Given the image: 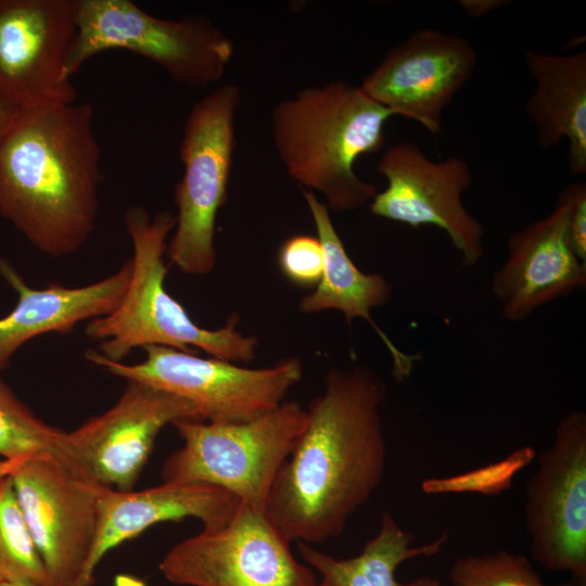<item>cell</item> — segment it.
Returning a JSON list of instances; mask_svg holds the SVG:
<instances>
[{"mask_svg": "<svg viewBox=\"0 0 586 586\" xmlns=\"http://www.w3.org/2000/svg\"><path fill=\"white\" fill-rule=\"evenodd\" d=\"M385 396L384 380L368 367L327 373L266 502L267 518L288 540L337 538L378 488L386 463Z\"/></svg>", "mask_w": 586, "mask_h": 586, "instance_id": "obj_1", "label": "cell"}, {"mask_svg": "<svg viewBox=\"0 0 586 586\" xmlns=\"http://www.w3.org/2000/svg\"><path fill=\"white\" fill-rule=\"evenodd\" d=\"M102 178L89 104L21 107L0 137V214L51 257L89 240Z\"/></svg>", "mask_w": 586, "mask_h": 586, "instance_id": "obj_2", "label": "cell"}, {"mask_svg": "<svg viewBox=\"0 0 586 586\" xmlns=\"http://www.w3.org/2000/svg\"><path fill=\"white\" fill-rule=\"evenodd\" d=\"M393 113L359 86L333 80L298 90L271 112V137L286 171L302 189L319 192L329 211L369 204L377 184L355 171L357 160L381 150Z\"/></svg>", "mask_w": 586, "mask_h": 586, "instance_id": "obj_3", "label": "cell"}, {"mask_svg": "<svg viewBox=\"0 0 586 586\" xmlns=\"http://www.w3.org/2000/svg\"><path fill=\"white\" fill-rule=\"evenodd\" d=\"M124 222L132 244L131 275L115 309L88 322L86 335L99 341L98 352L110 360L123 361L138 347L165 346L189 353L196 347L235 364L253 360L257 337L237 330V316L221 328H203L167 292L165 257L175 214L161 211L151 216L143 207L133 206L125 213Z\"/></svg>", "mask_w": 586, "mask_h": 586, "instance_id": "obj_4", "label": "cell"}, {"mask_svg": "<svg viewBox=\"0 0 586 586\" xmlns=\"http://www.w3.org/2000/svg\"><path fill=\"white\" fill-rule=\"evenodd\" d=\"M183 441L162 468L164 482L202 483L222 488L265 513L276 476L306 424V409L284 400L245 422L178 420Z\"/></svg>", "mask_w": 586, "mask_h": 586, "instance_id": "obj_5", "label": "cell"}, {"mask_svg": "<svg viewBox=\"0 0 586 586\" xmlns=\"http://www.w3.org/2000/svg\"><path fill=\"white\" fill-rule=\"evenodd\" d=\"M113 49L137 53L193 88L219 81L234 53L231 38L205 16L165 20L130 0H78L67 76L72 78L95 54Z\"/></svg>", "mask_w": 586, "mask_h": 586, "instance_id": "obj_6", "label": "cell"}, {"mask_svg": "<svg viewBox=\"0 0 586 586\" xmlns=\"http://www.w3.org/2000/svg\"><path fill=\"white\" fill-rule=\"evenodd\" d=\"M240 103V88L222 84L193 105L183 127V174L175 188L176 225L166 257L186 275L205 276L216 265V220L228 198Z\"/></svg>", "mask_w": 586, "mask_h": 586, "instance_id": "obj_7", "label": "cell"}, {"mask_svg": "<svg viewBox=\"0 0 586 586\" xmlns=\"http://www.w3.org/2000/svg\"><path fill=\"white\" fill-rule=\"evenodd\" d=\"M135 365L113 361L98 351L85 356L91 364L127 381H137L189 400L201 421L245 422L280 406L303 377L296 357L271 367L245 368L235 362L165 346H148Z\"/></svg>", "mask_w": 586, "mask_h": 586, "instance_id": "obj_8", "label": "cell"}, {"mask_svg": "<svg viewBox=\"0 0 586 586\" xmlns=\"http://www.w3.org/2000/svg\"><path fill=\"white\" fill-rule=\"evenodd\" d=\"M10 476L50 586H89L106 486L53 450L22 460Z\"/></svg>", "mask_w": 586, "mask_h": 586, "instance_id": "obj_9", "label": "cell"}, {"mask_svg": "<svg viewBox=\"0 0 586 586\" xmlns=\"http://www.w3.org/2000/svg\"><path fill=\"white\" fill-rule=\"evenodd\" d=\"M290 544L266 513L240 501L226 524L178 543L158 568L179 586H314L315 571Z\"/></svg>", "mask_w": 586, "mask_h": 586, "instance_id": "obj_10", "label": "cell"}, {"mask_svg": "<svg viewBox=\"0 0 586 586\" xmlns=\"http://www.w3.org/2000/svg\"><path fill=\"white\" fill-rule=\"evenodd\" d=\"M536 457L524 509L531 557L586 586V413L563 416Z\"/></svg>", "mask_w": 586, "mask_h": 586, "instance_id": "obj_11", "label": "cell"}, {"mask_svg": "<svg viewBox=\"0 0 586 586\" xmlns=\"http://www.w3.org/2000/svg\"><path fill=\"white\" fill-rule=\"evenodd\" d=\"M377 170L386 180L369 203L372 215L410 227L443 230L463 265L475 266L484 255V228L467 209L463 193L473 181L469 163L455 155L430 158L415 142L386 149Z\"/></svg>", "mask_w": 586, "mask_h": 586, "instance_id": "obj_12", "label": "cell"}, {"mask_svg": "<svg viewBox=\"0 0 586 586\" xmlns=\"http://www.w3.org/2000/svg\"><path fill=\"white\" fill-rule=\"evenodd\" d=\"M200 420L187 399L137 381H127L119 399L62 436L53 449L100 484L132 491L156 436L178 420Z\"/></svg>", "mask_w": 586, "mask_h": 586, "instance_id": "obj_13", "label": "cell"}, {"mask_svg": "<svg viewBox=\"0 0 586 586\" xmlns=\"http://www.w3.org/2000/svg\"><path fill=\"white\" fill-rule=\"evenodd\" d=\"M78 0H0V97L21 107L74 103L66 61Z\"/></svg>", "mask_w": 586, "mask_h": 586, "instance_id": "obj_14", "label": "cell"}, {"mask_svg": "<svg viewBox=\"0 0 586 586\" xmlns=\"http://www.w3.org/2000/svg\"><path fill=\"white\" fill-rule=\"evenodd\" d=\"M476 64L477 54L469 40L423 28L390 49L359 87L394 116L415 120L437 136L444 111L470 80Z\"/></svg>", "mask_w": 586, "mask_h": 586, "instance_id": "obj_15", "label": "cell"}, {"mask_svg": "<svg viewBox=\"0 0 586 586\" xmlns=\"http://www.w3.org/2000/svg\"><path fill=\"white\" fill-rule=\"evenodd\" d=\"M568 208L563 189L547 216L509 237L507 258L492 280L505 319L523 321L544 305L585 288L586 264L568 241Z\"/></svg>", "mask_w": 586, "mask_h": 586, "instance_id": "obj_16", "label": "cell"}, {"mask_svg": "<svg viewBox=\"0 0 586 586\" xmlns=\"http://www.w3.org/2000/svg\"><path fill=\"white\" fill-rule=\"evenodd\" d=\"M239 504L231 493L202 483L164 482L136 492L106 487L100 501L99 527L87 568L88 585H93L94 571L107 551L150 526L195 518L203 523V530L216 528L231 519Z\"/></svg>", "mask_w": 586, "mask_h": 586, "instance_id": "obj_17", "label": "cell"}, {"mask_svg": "<svg viewBox=\"0 0 586 586\" xmlns=\"http://www.w3.org/2000/svg\"><path fill=\"white\" fill-rule=\"evenodd\" d=\"M130 275L129 259L111 276L84 286L53 282L34 289L0 256V276L18 295L15 307L0 318V372L27 341L51 332L67 334L81 321L110 314L122 301Z\"/></svg>", "mask_w": 586, "mask_h": 586, "instance_id": "obj_18", "label": "cell"}, {"mask_svg": "<svg viewBox=\"0 0 586 586\" xmlns=\"http://www.w3.org/2000/svg\"><path fill=\"white\" fill-rule=\"evenodd\" d=\"M302 194L322 246L323 272L315 291L301 298L300 310L304 314L339 310L348 324L358 318L366 320L391 355L395 380L407 379L420 355L400 351L371 317L373 308L388 302L390 282L381 273L359 270L347 254L327 205L310 190L302 189Z\"/></svg>", "mask_w": 586, "mask_h": 586, "instance_id": "obj_19", "label": "cell"}, {"mask_svg": "<svg viewBox=\"0 0 586 586\" xmlns=\"http://www.w3.org/2000/svg\"><path fill=\"white\" fill-rule=\"evenodd\" d=\"M525 66L535 87L525 113L544 149L569 142V168L586 173V51L556 55L528 51Z\"/></svg>", "mask_w": 586, "mask_h": 586, "instance_id": "obj_20", "label": "cell"}, {"mask_svg": "<svg viewBox=\"0 0 586 586\" xmlns=\"http://www.w3.org/2000/svg\"><path fill=\"white\" fill-rule=\"evenodd\" d=\"M415 540L412 533L402 528L393 515L385 512L378 534L353 558L336 559L304 543H297V549L305 564L336 586H440L438 579L431 576L409 583L396 579L395 571L403 562L435 556L444 547L447 535L417 547H413Z\"/></svg>", "mask_w": 586, "mask_h": 586, "instance_id": "obj_21", "label": "cell"}, {"mask_svg": "<svg viewBox=\"0 0 586 586\" xmlns=\"http://www.w3.org/2000/svg\"><path fill=\"white\" fill-rule=\"evenodd\" d=\"M0 583L50 586L10 475L0 482Z\"/></svg>", "mask_w": 586, "mask_h": 586, "instance_id": "obj_22", "label": "cell"}, {"mask_svg": "<svg viewBox=\"0 0 586 586\" xmlns=\"http://www.w3.org/2000/svg\"><path fill=\"white\" fill-rule=\"evenodd\" d=\"M62 433L40 420L0 378V456L3 459L23 460L52 451Z\"/></svg>", "mask_w": 586, "mask_h": 586, "instance_id": "obj_23", "label": "cell"}, {"mask_svg": "<svg viewBox=\"0 0 586 586\" xmlns=\"http://www.w3.org/2000/svg\"><path fill=\"white\" fill-rule=\"evenodd\" d=\"M449 578L454 586H547L525 556L506 550L458 558ZM559 586L582 585L572 578Z\"/></svg>", "mask_w": 586, "mask_h": 586, "instance_id": "obj_24", "label": "cell"}, {"mask_svg": "<svg viewBox=\"0 0 586 586\" xmlns=\"http://www.w3.org/2000/svg\"><path fill=\"white\" fill-rule=\"evenodd\" d=\"M531 446L519 448L500 461L477 468L467 473L430 477L421 483L426 494L479 493L498 495L511 487L514 475L526 467L535 457Z\"/></svg>", "mask_w": 586, "mask_h": 586, "instance_id": "obj_25", "label": "cell"}, {"mask_svg": "<svg viewBox=\"0 0 586 586\" xmlns=\"http://www.w3.org/2000/svg\"><path fill=\"white\" fill-rule=\"evenodd\" d=\"M278 264L283 276L292 283L316 286L323 272V252L317 237L295 234L288 238L278 252Z\"/></svg>", "mask_w": 586, "mask_h": 586, "instance_id": "obj_26", "label": "cell"}, {"mask_svg": "<svg viewBox=\"0 0 586 586\" xmlns=\"http://www.w3.org/2000/svg\"><path fill=\"white\" fill-rule=\"evenodd\" d=\"M569 199L566 235L573 253L586 264V183L573 182L564 188Z\"/></svg>", "mask_w": 586, "mask_h": 586, "instance_id": "obj_27", "label": "cell"}, {"mask_svg": "<svg viewBox=\"0 0 586 586\" xmlns=\"http://www.w3.org/2000/svg\"><path fill=\"white\" fill-rule=\"evenodd\" d=\"M506 3L505 0H461L460 7L471 17H481L488 12L500 8Z\"/></svg>", "mask_w": 586, "mask_h": 586, "instance_id": "obj_28", "label": "cell"}, {"mask_svg": "<svg viewBox=\"0 0 586 586\" xmlns=\"http://www.w3.org/2000/svg\"><path fill=\"white\" fill-rule=\"evenodd\" d=\"M20 107L0 97V137L12 123Z\"/></svg>", "mask_w": 586, "mask_h": 586, "instance_id": "obj_29", "label": "cell"}, {"mask_svg": "<svg viewBox=\"0 0 586 586\" xmlns=\"http://www.w3.org/2000/svg\"><path fill=\"white\" fill-rule=\"evenodd\" d=\"M21 461L22 460L0 459V482L10 475Z\"/></svg>", "mask_w": 586, "mask_h": 586, "instance_id": "obj_30", "label": "cell"}, {"mask_svg": "<svg viewBox=\"0 0 586 586\" xmlns=\"http://www.w3.org/2000/svg\"><path fill=\"white\" fill-rule=\"evenodd\" d=\"M314 586H336L331 579L321 577L320 582H317Z\"/></svg>", "mask_w": 586, "mask_h": 586, "instance_id": "obj_31", "label": "cell"}, {"mask_svg": "<svg viewBox=\"0 0 586 586\" xmlns=\"http://www.w3.org/2000/svg\"><path fill=\"white\" fill-rule=\"evenodd\" d=\"M0 586H26L21 583H0Z\"/></svg>", "mask_w": 586, "mask_h": 586, "instance_id": "obj_32", "label": "cell"}]
</instances>
